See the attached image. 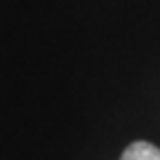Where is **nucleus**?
<instances>
[{"label":"nucleus","mask_w":160,"mask_h":160,"mask_svg":"<svg viewBox=\"0 0 160 160\" xmlns=\"http://www.w3.org/2000/svg\"><path fill=\"white\" fill-rule=\"evenodd\" d=\"M120 160H160V149L145 140H136L122 151Z\"/></svg>","instance_id":"f257e3e1"}]
</instances>
